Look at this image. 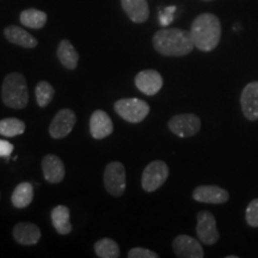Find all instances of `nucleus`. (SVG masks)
Returning a JSON list of instances; mask_svg holds the SVG:
<instances>
[{"mask_svg":"<svg viewBox=\"0 0 258 258\" xmlns=\"http://www.w3.org/2000/svg\"><path fill=\"white\" fill-rule=\"evenodd\" d=\"M172 250L180 258H203L205 251L202 245L195 238L188 234H179L172 241Z\"/></svg>","mask_w":258,"mask_h":258,"instance_id":"9d476101","label":"nucleus"},{"mask_svg":"<svg viewBox=\"0 0 258 258\" xmlns=\"http://www.w3.org/2000/svg\"><path fill=\"white\" fill-rule=\"evenodd\" d=\"M202 2H213V0H202Z\"/></svg>","mask_w":258,"mask_h":258,"instance_id":"7c9ffc66","label":"nucleus"},{"mask_svg":"<svg viewBox=\"0 0 258 258\" xmlns=\"http://www.w3.org/2000/svg\"><path fill=\"white\" fill-rule=\"evenodd\" d=\"M42 171L44 179L51 184H57L62 182L66 175L63 161L55 154H47L42 159Z\"/></svg>","mask_w":258,"mask_h":258,"instance_id":"2eb2a0df","label":"nucleus"},{"mask_svg":"<svg viewBox=\"0 0 258 258\" xmlns=\"http://www.w3.org/2000/svg\"><path fill=\"white\" fill-rule=\"evenodd\" d=\"M2 99L6 106L16 110H21L28 105V85L23 74L12 72L5 77L2 86Z\"/></svg>","mask_w":258,"mask_h":258,"instance_id":"7ed1b4c3","label":"nucleus"},{"mask_svg":"<svg viewBox=\"0 0 258 258\" xmlns=\"http://www.w3.org/2000/svg\"><path fill=\"white\" fill-rule=\"evenodd\" d=\"M12 235L18 244L30 246V245H36L40 241L42 233L37 225L32 224V222L22 221L15 226Z\"/></svg>","mask_w":258,"mask_h":258,"instance_id":"dca6fc26","label":"nucleus"},{"mask_svg":"<svg viewBox=\"0 0 258 258\" xmlns=\"http://www.w3.org/2000/svg\"><path fill=\"white\" fill-rule=\"evenodd\" d=\"M95 252L101 258H118L120 257V246L111 238H102L95 243Z\"/></svg>","mask_w":258,"mask_h":258,"instance_id":"5701e85b","label":"nucleus"},{"mask_svg":"<svg viewBox=\"0 0 258 258\" xmlns=\"http://www.w3.org/2000/svg\"><path fill=\"white\" fill-rule=\"evenodd\" d=\"M34 200V186L31 183L23 182L16 186L11 196V202L16 208H27Z\"/></svg>","mask_w":258,"mask_h":258,"instance_id":"412c9836","label":"nucleus"},{"mask_svg":"<svg viewBox=\"0 0 258 258\" xmlns=\"http://www.w3.org/2000/svg\"><path fill=\"white\" fill-rule=\"evenodd\" d=\"M196 218H198L196 233H198L200 241L208 246L217 244L220 234L217 228V220H215L214 215L208 211H200Z\"/></svg>","mask_w":258,"mask_h":258,"instance_id":"6e6552de","label":"nucleus"},{"mask_svg":"<svg viewBox=\"0 0 258 258\" xmlns=\"http://www.w3.org/2000/svg\"><path fill=\"white\" fill-rule=\"evenodd\" d=\"M21 23L30 29H42L47 23V14L37 9H28L19 16Z\"/></svg>","mask_w":258,"mask_h":258,"instance_id":"4be33fe9","label":"nucleus"},{"mask_svg":"<svg viewBox=\"0 0 258 258\" xmlns=\"http://www.w3.org/2000/svg\"><path fill=\"white\" fill-rule=\"evenodd\" d=\"M154 49L164 56H185L194 50V42L190 31L178 28L160 29L152 40Z\"/></svg>","mask_w":258,"mask_h":258,"instance_id":"f257e3e1","label":"nucleus"},{"mask_svg":"<svg viewBox=\"0 0 258 258\" xmlns=\"http://www.w3.org/2000/svg\"><path fill=\"white\" fill-rule=\"evenodd\" d=\"M240 106L246 120H258V82H251L245 85L240 93Z\"/></svg>","mask_w":258,"mask_h":258,"instance_id":"f8f14e48","label":"nucleus"},{"mask_svg":"<svg viewBox=\"0 0 258 258\" xmlns=\"http://www.w3.org/2000/svg\"><path fill=\"white\" fill-rule=\"evenodd\" d=\"M129 258H158L159 254L152 250L144 249V247H134L128 252Z\"/></svg>","mask_w":258,"mask_h":258,"instance_id":"bb28decb","label":"nucleus"},{"mask_svg":"<svg viewBox=\"0 0 258 258\" xmlns=\"http://www.w3.org/2000/svg\"><path fill=\"white\" fill-rule=\"evenodd\" d=\"M114 132V124L110 116L104 110H96L90 117V133L96 140L108 138Z\"/></svg>","mask_w":258,"mask_h":258,"instance_id":"4468645a","label":"nucleus"},{"mask_svg":"<svg viewBox=\"0 0 258 258\" xmlns=\"http://www.w3.org/2000/svg\"><path fill=\"white\" fill-rule=\"evenodd\" d=\"M105 190L115 198H121L125 191L127 178H125L124 165L120 161H111L106 165L103 175Z\"/></svg>","mask_w":258,"mask_h":258,"instance_id":"423d86ee","label":"nucleus"},{"mask_svg":"<svg viewBox=\"0 0 258 258\" xmlns=\"http://www.w3.org/2000/svg\"><path fill=\"white\" fill-rule=\"evenodd\" d=\"M4 35L10 43L19 47L30 49V48L37 47L38 44L36 38L32 36L31 34H29L28 31H25L23 28L17 27V25H9L4 30Z\"/></svg>","mask_w":258,"mask_h":258,"instance_id":"a211bd4d","label":"nucleus"},{"mask_svg":"<svg viewBox=\"0 0 258 258\" xmlns=\"http://www.w3.org/2000/svg\"><path fill=\"white\" fill-rule=\"evenodd\" d=\"M190 36L194 46L201 51L214 50L221 38V22L213 14H202L192 21Z\"/></svg>","mask_w":258,"mask_h":258,"instance_id":"f03ea898","label":"nucleus"},{"mask_svg":"<svg viewBox=\"0 0 258 258\" xmlns=\"http://www.w3.org/2000/svg\"><path fill=\"white\" fill-rule=\"evenodd\" d=\"M171 133L178 138H190L196 135L201 129V120L195 114H178L172 116L167 123Z\"/></svg>","mask_w":258,"mask_h":258,"instance_id":"0eeeda50","label":"nucleus"},{"mask_svg":"<svg viewBox=\"0 0 258 258\" xmlns=\"http://www.w3.org/2000/svg\"><path fill=\"white\" fill-rule=\"evenodd\" d=\"M245 220L250 227H258V199H253L245 211Z\"/></svg>","mask_w":258,"mask_h":258,"instance_id":"a878e982","label":"nucleus"},{"mask_svg":"<svg viewBox=\"0 0 258 258\" xmlns=\"http://www.w3.org/2000/svg\"><path fill=\"white\" fill-rule=\"evenodd\" d=\"M176 11V6H170V8H166L164 11H161L159 14V22L163 27H166L169 25L173 19V14Z\"/></svg>","mask_w":258,"mask_h":258,"instance_id":"cd10ccee","label":"nucleus"},{"mask_svg":"<svg viewBox=\"0 0 258 258\" xmlns=\"http://www.w3.org/2000/svg\"><path fill=\"white\" fill-rule=\"evenodd\" d=\"M226 258H238V256H227Z\"/></svg>","mask_w":258,"mask_h":258,"instance_id":"c756f323","label":"nucleus"},{"mask_svg":"<svg viewBox=\"0 0 258 258\" xmlns=\"http://www.w3.org/2000/svg\"><path fill=\"white\" fill-rule=\"evenodd\" d=\"M192 199L201 203L224 205L230 200V194L219 185H200L194 189Z\"/></svg>","mask_w":258,"mask_h":258,"instance_id":"ddd939ff","label":"nucleus"},{"mask_svg":"<svg viewBox=\"0 0 258 258\" xmlns=\"http://www.w3.org/2000/svg\"><path fill=\"white\" fill-rule=\"evenodd\" d=\"M170 170L165 161L153 160L145 167L141 177V186L145 191L153 192L164 185L169 178Z\"/></svg>","mask_w":258,"mask_h":258,"instance_id":"39448f33","label":"nucleus"},{"mask_svg":"<svg viewBox=\"0 0 258 258\" xmlns=\"http://www.w3.org/2000/svg\"><path fill=\"white\" fill-rule=\"evenodd\" d=\"M163 85V77L156 70H144L135 76V86L146 96L157 95Z\"/></svg>","mask_w":258,"mask_h":258,"instance_id":"9b49d317","label":"nucleus"},{"mask_svg":"<svg viewBox=\"0 0 258 258\" xmlns=\"http://www.w3.org/2000/svg\"><path fill=\"white\" fill-rule=\"evenodd\" d=\"M114 109L116 114L131 123H140L150 114V105L143 99L122 98L115 102Z\"/></svg>","mask_w":258,"mask_h":258,"instance_id":"20e7f679","label":"nucleus"},{"mask_svg":"<svg viewBox=\"0 0 258 258\" xmlns=\"http://www.w3.org/2000/svg\"><path fill=\"white\" fill-rule=\"evenodd\" d=\"M71 211L66 206H56L55 208H53V211L50 213L51 222H53L54 228L57 233L61 235L70 234L73 230L72 222L70 219Z\"/></svg>","mask_w":258,"mask_h":258,"instance_id":"6ab92c4d","label":"nucleus"},{"mask_svg":"<svg viewBox=\"0 0 258 258\" xmlns=\"http://www.w3.org/2000/svg\"><path fill=\"white\" fill-rule=\"evenodd\" d=\"M54 95H55V90L49 82L41 80L37 83L36 88H35V97H36L37 105L40 108H46L53 101Z\"/></svg>","mask_w":258,"mask_h":258,"instance_id":"393cba45","label":"nucleus"},{"mask_svg":"<svg viewBox=\"0 0 258 258\" xmlns=\"http://www.w3.org/2000/svg\"><path fill=\"white\" fill-rule=\"evenodd\" d=\"M14 145L6 140H0V158H8L14 152Z\"/></svg>","mask_w":258,"mask_h":258,"instance_id":"c85d7f7f","label":"nucleus"},{"mask_svg":"<svg viewBox=\"0 0 258 258\" xmlns=\"http://www.w3.org/2000/svg\"><path fill=\"white\" fill-rule=\"evenodd\" d=\"M77 116L71 109H61L50 122L49 134L53 139H63L73 131Z\"/></svg>","mask_w":258,"mask_h":258,"instance_id":"1a4fd4ad","label":"nucleus"},{"mask_svg":"<svg viewBox=\"0 0 258 258\" xmlns=\"http://www.w3.org/2000/svg\"><path fill=\"white\" fill-rule=\"evenodd\" d=\"M0 198H2V195H0Z\"/></svg>","mask_w":258,"mask_h":258,"instance_id":"2f4dec72","label":"nucleus"},{"mask_svg":"<svg viewBox=\"0 0 258 258\" xmlns=\"http://www.w3.org/2000/svg\"><path fill=\"white\" fill-rule=\"evenodd\" d=\"M25 132V123L16 117H9L0 120V135L6 138H14L23 134Z\"/></svg>","mask_w":258,"mask_h":258,"instance_id":"b1692460","label":"nucleus"},{"mask_svg":"<svg viewBox=\"0 0 258 258\" xmlns=\"http://www.w3.org/2000/svg\"><path fill=\"white\" fill-rule=\"evenodd\" d=\"M125 15L134 23H145L150 17V6L147 0H121Z\"/></svg>","mask_w":258,"mask_h":258,"instance_id":"f3484780","label":"nucleus"},{"mask_svg":"<svg viewBox=\"0 0 258 258\" xmlns=\"http://www.w3.org/2000/svg\"><path fill=\"white\" fill-rule=\"evenodd\" d=\"M57 59L64 69L73 71L77 69L79 62V53L69 40H62L56 49Z\"/></svg>","mask_w":258,"mask_h":258,"instance_id":"aec40b11","label":"nucleus"}]
</instances>
